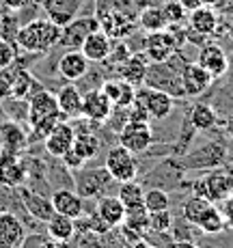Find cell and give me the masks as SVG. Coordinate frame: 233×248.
<instances>
[{
    "mask_svg": "<svg viewBox=\"0 0 233 248\" xmlns=\"http://www.w3.org/2000/svg\"><path fill=\"white\" fill-rule=\"evenodd\" d=\"M59 39H61L59 24H54L47 17H35V20L20 26L16 37V46L22 47L24 52L44 54V52H50L52 47L59 46Z\"/></svg>",
    "mask_w": 233,
    "mask_h": 248,
    "instance_id": "obj_1",
    "label": "cell"
},
{
    "mask_svg": "<svg viewBox=\"0 0 233 248\" xmlns=\"http://www.w3.org/2000/svg\"><path fill=\"white\" fill-rule=\"evenodd\" d=\"M104 169L108 170L115 181H132L136 179V173H139V162H136V155L132 151H127L125 147H112L106 155V162H104Z\"/></svg>",
    "mask_w": 233,
    "mask_h": 248,
    "instance_id": "obj_2",
    "label": "cell"
},
{
    "mask_svg": "<svg viewBox=\"0 0 233 248\" xmlns=\"http://www.w3.org/2000/svg\"><path fill=\"white\" fill-rule=\"evenodd\" d=\"M93 31H99V22L93 16H82V17H74L71 22H67L65 26H61V39L59 46L65 50H80L82 41L91 35Z\"/></svg>",
    "mask_w": 233,
    "mask_h": 248,
    "instance_id": "obj_3",
    "label": "cell"
},
{
    "mask_svg": "<svg viewBox=\"0 0 233 248\" xmlns=\"http://www.w3.org/2000/svg\"><path fill=\"white\" fill-rule=\"evenodd\" d=\"M179 47V37L175 32H171L169 28L155 32H147V41H145V54L149 61L162 65L171 56L175 54V50Z\"/></svg>",
    "mask_w": 233,
    "mask_h": 248,
    "instance_id": "obj_4",
    "label": "cell"
},
{
    "mask_svg": "<svg viewBox=\"0 0 233 248\" xmlns=\"http://www.w3.org/2000/svg\"><path fill=\"white\" fill-rule=\"evenodd\" d=\"M151 140H154V132H151L149 123L142 121H127L119 134V145L125 147L134 155L145 154L151 147Z\"/></svg>",
    "mask_w": 233,
    "mask_h": 248,
    "instance_id": "obj_5",
    "label": "cell"
},
{
    "mask_svg": "<svg viewBox=\"0 0 233 248\" xmlns=\"http://www.w3.org/2000/svg\"><path fill=\"white\" fill-rule=\"evenodd\" d=\"M28 170L26 164L20 160V154L9 149H0V186L4 188H20L26 184Z\"/></svg>",
    "mask_w": 233,
    "mask_h": 248,
    "instance_id": "obj_6",
    "label": "cell"
},
{
    "mask_svg": "<svg viewBox=\"0 0 233 248\" xmlns=\"http://www.w3.org/2000/svg\"><path fill=\"white\" fill-rule=\"evenodd\" d=\"M47 117H63V114H61L59 104H56V95L46 89H39L37 93H32L28 97V110H26L28 125H35V123H39L41 119Z\"/></svg>",
    "mask_w": 233,
    "mask_h": 248,
    "instance_id": "obj_7",
    "label": "cell"
},
{
    "mask_svg": "<svg viewBox=\"0 0 233 248\" xmlns=\"http://www.w3.org/2000/svg\"><path fill=\"white\" fill-rule=\"evenodd\" d=\"M112 114V102L106 97L102 89H91L82 95V112L80 117L89 119L91 123H106Z\"/></svg>",
    "mask_w": 233,
    "mask_h": 248,
    "instance_id": "obj_8",
    "label": "cell"
},
{
    "mask_svg": "<svg viewBox=\"0 0 233 248\" xmlns=\"http://www.w3.org/2000/svg\"><path fill=\"white\" fill-rule=\"evenodd\" d=\"M136 97L142 99V104L149 110V117H154V119H166L175 108L173 95H169L162 89H154V87L136 89Z\"/></svg>",
    "mask_w": 233,
    "mask_h": 248,
    "instance_id": "obj_9",
    "label": "cell"
},
{
    "mask_svg": "<svg viewBox=\"0 0 233 248\" xmlns=\"http://www.w3.org/2000/svg\"><path fill=\"white\" fill-rule=\"evenodd\" d=\"M197 190L201 197H205L207 201H225L227 197L233 194V184L227 175V170H212L203 181L197 184Z\"/></svg>",
    "mask_w": 233,
    "mask_h": 248,
    "instance_id": "obj_10",
    "label": "cell"
},
{
    "mask_svg": "<svg viewBox=\"0 0 233 248\" xmlns=\"http://www.w3.org/2000/svg\"><path fill=\"white\" fill-rule=\"evenodd\" d=\"M74 138H76V130L65 121V119H61V121L50 130V134L44 138L46 151L50 155H54V158H63V155L71 149V145H74Z\"/></svg>",
    "mask_w": 233,
    "mask_h": 248,
    "instance_id": "obj_11",
    "label": "cell"
},
{
    "mask_svg": "<svg viewBox=\"0 0 233 248\" xmlns=\"http://www.w3.org/2000/svg\"><path fill=\"white\" fill-rule=\"evenodd\" d=\"M26 229L20 222V218L13 212L0 209V248H20Z\"/></svg>",
    "mask_w": 233,
    "mask_h": 248,
    "instance_id": "obj_12",
    "label": "cell"
},
{
    "mask_svg": "<svg viewBox=\"0 0 233 248\" xmlns=\"http://www.w3.org/2000/svg\"><path fill=\"white\" fill-rule=\"evenodd\" d=\"M179 82H182L184 95H199L214 82V78L210 71L203 69L199 63H188L186 67L182 69Z\"/></svg>",
    "mask_w": 233,
    "mask_h": 248,
    "instance_id": "obj_13",
    "label": "cell"
},
{
    "mask_svg": "<svg viewBox=\"0 0 233 248\" xmlns=\"http://www.w3.org/2000/svg\"><path fill=\"white\" fill-rule=\"evenodd\" d=\"M197 63L201 65L203 69H207L212 74V78H220V76L227 74V69H229V56H227V52L222 50L220 46L216 44H207L201 47V52H199V59Z\"/></svg>",
    "mask_w": 233,
    "mask_h": 248,
    "instance_id": "obj_14",
    "label": "cell"
},
{
    "mask_svg": "<svg viewBox=\"0 0 233 248\" xmlns=\"http://www.w3.org/2000/svg\"><path fill=\"white\" fill-rule=\"evenodd\" d=\"M76 192L80 197H95L99 190H104V186L108 184L112 177L108 175L106 169H91V170H76Z\"/></svg>",
    "mask_w": 233,
    "mask_h": 248,
    "instance_id": "obj_15",
    "label": "cell"
},
{
    "mask_svg": "<svg viewBox=\"0 0 233 248\" xmlns=\"http://www.w3.org/2000/svg\"><path fill=\"white\" fill-rule=\"evenodd\" d=\"M17 190H20V199H22L24 207H26V212L31 214L35 220H41V222L50 220V216L54 214V207H52L50 199L44 197L41 192H37V190L26 188V186H20Z\"/></svg>",
    "mask_w": 233,
    "mask_h": 248,
    "instance_id": "obj_16",
    "label": "cell"
},
{
    "mask_svg": "<svg viewBox=\"0 0 233 248\" xmlns=\"http://www.w3.org/2000/svg\"><path fill=\"white\" fill-rule=\"evenodd\" d=\"M52 207H54L56 214H63V216L71 218V220H78L82 218L84 214V201L78 192L74 190H67V188H61L52 194Z\"/></svg>",
    "mask_w": 233,
    "mask_h": 248,
    "instance_id": "obj_17",
    "label": "cell"
},
{
    "mask_svg": "<svg viewBox=\"0 0 233 248\" xmlns=\"http://www.w3.org/2000/svg\"><path fill=\"white\" fill-rule=\"evenodd\" d=\"M188 22H190V28L201 37L218 35V26H220V22H218L216 9H212V7H205V4L197 7L194 11H190Z\"/></svg>",
    "mask_w": 233,
    "mask_h": 248,
    "instance_id": "obj_18",
    "label": "cell"
},
{
    "mask_svg": "<svg viewBox=\"0 0 233 248\" xmlns=\"http://www.w3.org/2000/svg\"><path fill=\"white\" fill-rule=\"evenodd\" d=\"M80 52L89 59V63H99V61H106L112 52V46H110V37L99 28V31H93L87 39L82 41L80 46Z\"/></svg>",
    "mask_w": 233,
    "mask_h": 248,
    "instance_id": "obj_19",
    "label": "cell"
},
{
    "mask_svg": "<svg viewBox=\"0 0 233 248\" xmlns=\"http://www.w3.org/2000/svg\"><path fill=\"white\" fill-rule=\"evenodd\" d=\"M59 74L63 76L67 82H76L89 71V59L80 50H67L59 59Z\"/></svg>",
    "mask_w": 233,
    "mask_h": 248,
    "instance_id": "obj_20",
    "label": "cell"
},
{
    "mask_svg": "<svg viewBox=\"0 0 233 248\" xmlns=\"http://www.w3.org/2000/svg\"><path fill=\"white\" fill-rule=\"evenodd\" d=\"M82 2L84 0H46L41 7L46 9L47 20H52L59 26H65L78 16V11L82 9Z\"/></svg>",
    "mask_w": 233,
    "mask_h": 248,
    "instance_id": "obj_21",
    "label": "cell"
},
{
    "mask_svg": "<svg viewBox=\"0 0 233 248\" xmlns=\"http://www.w3.org/2000/svg\"><path fill=\"white\" fill-rule=\"evenodd\" d=\"M56 104L63 119H76L82 112V93L78 91L76 84H65L56 93Z\"/></svg>",
    "mask_w": 233,
    "mask_h": 248,
    "instance_id": "obj_22",
    "label": "cell"
},
{
    "mask_svg": "<svg viewBox=\"0 0 233 248\" xmlns=\"http://www.w3.org/2000/svg\"><path fill=\"white\" fill-rule=\"evenodd\" d=\"M102 91L112 102V106H117V108H127L136 97V87L130 84V82H125V80H121V78L119 80H106Z\"/></svg>",
    "mask_w": 233,
    "mask_h": 248,
    "instance_id": "obj_23",
    "label": "cell"
},
{
    "mask_svg": "<svg viewBox=\"0 0 233 248\" xmlns=\"http://www.w3.org/2000/svg\"><path fill=\"white\" fill-rule=\"evenodd\" d=\"M125 212H127L125 205L121 203L119 197H102L99 203H97V207H95V214H97V216L102 218L110 229L123 225V220H125Z\"/></svg>",
    "mask_w": 233,
    "mask_h": 248,
    "instance_id": "obj_24",
    "label": "cell"
},
{
    "mask_svg": "<svg viewBox=\"0 0 233 248\" xmlns=\"http://www.w3.org/2000/svg\"><path fill=\"white\" fill-rule=\"evenodd\" d=\"M46 229H47V237L50 240H54L56 244H67L76 235V220L54 212L50 216V220L46 222Z\"/></svg>",
    "mask_w": 233,
    "mask_h": 248,
    "instance_id": "obj_25",
    "label": "cell"
},
{
    "mask_svg": "<svg viewBox=\"0 0 233 248\" xmlns=\"http://www.w3.org/2000/svg\"><path fill=\"white\" fill-rule=\"evenodd\" d=\"M147 54H132L127 56L125 61L121 63V69H119V76H121V80H125V82L134 84V87H139V84L145 82L147 78Z\"/></svg>",
    "mask_w": 233,
    "mask_h": 248,
    "instance_id": "obj_26",
    "label": "cell"
},
{
    "mask_svg": "<svg viewBox=\"0 0 233 248\" xmlns=\"http://www.w3.org/2000/svg\"><path fill=\"white\" fill-rule=\"evenodd\" d=\"M39 91V82L32 78V74L24 67H17L16 74H13V80H11V99H17V102H24L31 97L32 93Z\"/></svg>",
    "mask_w": 233,
    "mask_h": 248,
    "instance_id": "obj_27",
    "label": "cell"
},
{
    "mask_svg": "<svg viewBox=\"0 0 233 248\" xmlns=\"http://www.w3.org/2000/svg\"><path fill=\"white\" fill-rule=\"evenodd\" d=\"M0 145H2V149L20 154V151L26 149L28 136L24 134V130L17 123L9 121V123H4V125H0Z\"/></svg>",
    "mask_w": 233,
    "mask_h": 248,
    "instance_id": "obj_28",
    "label": "cell"
},
{
    "mask_svg": "<svg viewBox=\"0 0 233 248\" xmlns=\"http://www.w3.org/2000/svg\"><path fill=\"white\" fill-rule=\"evenodd\" d=\"M139 26L145 32H155V31H162L169 24L164 20V13L160 4H147V7L140 9L139 13Z\"/></svg>",
    "mask_w": 233,
    "mask_h": 248,
    "instance_id": "obj_29",
    "label": "cell"
},
{
    "mask_svg": "<svg viewBox=\"0 0 233 248\" xmlns=\"http://www.w3.org/2000/svg\"><path fill=\"white\" fill-rule=\"evenodd\" d=\"M71 149L84 160H91L97 155L99 151V138L91 134V132H76V138H74V145Z\"/></svg>",
    "mask_w": 233,
    "mask_h": 248,
    "instance_id": "obj_30",
    "label": "cell"
},
{
    "mask_svg": "<svg viewBox=\"0 0 233 248\" xmlns=\"http://www.w3.org/2000/svg\"><path fill=\"white\" fill-rule=\"evenodd\" d=\"M119 199L125 205V209H136L142 207V199H145V190H142L140 184L132 181H123L121 188H119Z\"/></svg>",
    "mask_w": 233,
    "mask_h": 248,
    "instance_id": "obj_31",
    "label": "cell"
},
{
    "mask_svg": "<svg viewBox=\"0 0 233 248\" xmlns=\"http://www.w3.org/2000/svg\"><path fill=\"white\" fill-rule=\"evenodd\" d=\"M210 205H212V201H207L205 197L194 194V197H190L182 203V216L186 218V222H190V225H197V222L201 220L203 212H205Z\"/></svg>",
    "mask_w": 233,
    "mask_h": 248,
    "instance_id": "obj_32",
    "label": "cell"
},
{
    "mask_svg": "<svg viewBox=\"0 0 233 248\" xmlns=\"http://www.w3.org/2000/svg\"><path fill=\"white\" fill-rule=\"evenodd\" d=\"M190 123H192L194 130L205 132L216 125V112H214V108L207 106V104H197V106L192 108V112H190Z\"/></svg>",
    "mask_w": 233,
    "mask_h": 248,
    "instance_id": "obj_33",
    "label": "cell"
},
{
    "mask_svg": "<svg viewBox=\"0 0 233 248\" xmlns=\"http://www.w3.org/2000/svg\"><path fill=\"white\" fill-rule=\"evenodd\" d=\"M225 216H222V212L216 207V205H210V207L203 212V216H201V220L197 222V227H201L205 233H220L222 229H225Z\"/></svg>",
    "mask_w": 233,
    "mask_h": 248,
    "instance_id": "obj_34",
    "label": "cell"
},
{
    "mask_svg": "<svg viewBox=\"0 0 233 248\" xmlns=\"http://www.w3.org/2000/svg\"><path fill=\"white\" fill-rule=\"evenodd\" d=\"M160 7H162L164 20H166L169 26H179V24L186 20V16H188L186 7H184L179 0H164Z\"/></svg>",
    "mask_w": 233,
    "mask_h": 248,
    "instance_id": "obj_35",
    "label": "cell"
},
{
    "mask_svg": "<svg viewBox=\"0 0 233 248\" xmlns=\"http://www.w3.org/2000/svg\"><path fill=\"white\" fill-rule=\"evenodd\" d=\"M142 207L147 212H160V209H169L171 207V199L164 190L160 188H151L145 192V199H142Z\"/></svg>",
    "mask_w": 233,
    "mask_h": 248,
    "instance_id": "obj_36",
    "label": "cell"
},
{
    "mask_svg": "<svg viewBox=\"0 0 233 248\" xmlns=\"http://www.w3.org/2000/svg\"><path fill=\"white\" fill-rule=\"evenodd\" d=\"M123 225H125L127 229H132V231H136V233L145 231V229H149V212H147L145 207L127 209Z\"/></svg>",
    "mask_w": 233,
    "mask_h": 248,
    "instance_id": "obj_37",
    "label": "cell"
},
{
    "mask_svg": "<svg viewBox=\"0 0 233 248\" xmlns=\"http://www.w3.org/2000/svg\"><path fill=\"white\" fill-rule=\"evenodd\" d=\"M20 20H17L16 11H7L0 16V37L7 41H13L16 44V37H17V31H20Z\"/></svg>",
    "mask_w": 233,
    "mask_h": 248,
    "instance_id": "obj_38",
    "label": "cell"
},
{
    "mask_svg": "<svg viewBox=\"0 0 233 248\" xmlns=\"http://www.w3.org/2000/svg\"><path fill=\"white\" fill-rule=\"evenodd\" d=\"M173 227V216L171 209H160V212H149V229L158 233H164Z\"/></svg>",
    "mask_w": 233,
    "mask_h": 248,
    "instance_id": "obj_39",
    "label": "cell"
},
{
    "mask_svg": "<svg viewBox=\"0 0 233 248\" xmlns=\"http://www.w3.org/2000/svg\"><path fill=\"white\" fill-rule=\"evenodd\" d=\"M16 61H17V46L13 41H7L0 37V69L9 67Z\"/></svg>",
    "mask_w": 233,
    "mask_h": 248,
    "instance_id": "obj_40",
    "label": "cell"
},
{
    "mask_svg": "<svg viewBox=\"0 0 233 248\" xmlns=\"http://www.w3.org/2000/svg\"><path fill=\"white\" fill-rule=\"evenodd\" d=\"M78 248H102V235L97 231L84 229L78 235Z\"/></svg>",
    "mask_w": 233,
    "mask_h": 248,
    "instance_id": "obj_41",
    "label": "cell"
},
{
    "mask_svg": "<svg viewBox=\"0 0 233 248\" xmlns=\"http://www.w3.org/2000/svg\"><path fill=\"white\" fill-rule=\"evenodd\" d=\"M127 110H130V121H142V123H149V110H147V106L142 104V99L134 97V102L127 106Z\"/></svg>",
    "mask_w": 233,
    "mask_h": 248,
    "instance_id": "obj_42",
    "label": "cell"
},
{
    "mask_svg": "<svg viewBox=\"0 0 233 248\" xmlns=\"http://www.w3.org/2000/svg\"><path fill=\"white\" fill-rule=\"evenodd\" d=\"M61 160H63V164L67 166L69 170H74V173H76V170H80V169H84V164H87V160H84V158H80V155L76 154L74 149H69L67 154H65Z\"/></svg>",
    "mask_w": 233,
    "mask_h": 248,
    "instance_id": "obj_43",
    "label": "cell"
},
{
    "mask_svg": "<svg viewBox=\"0 0 233 248\" xmlns=\"http://www.w3.org/2000/svg\"><path fill=\"white\" fill-rule=\"evenodd\" d=\"M222 203H225V205H222L220 212H222V216H225V222L233 229V194H231V197H227Z\"/></svg>",
    "mask_w": 233,
    "mask_h": 248,
    "instance_id": "obj_44",
    "label": "cell"
},
{
    "mask_svg": "<svg viewBox=\"0 0 233 248\" xmlns=\"http://www.w3.org/2000/svg\"><path fill=\"white\" fill-rule=\"evenodd\" d=\"M44 240H46V237H44V235H39V233H35V235H26V237H24V242H22V246H20V248H39Z\"/></svg>",
    "mask_w": 233,
    "mask_h": 248,
    "instance_id": "obj_45",
    "label": "cell"
},
{
    "mask_svg": "<svg viewBox=\"0 0 233 248\" xmlns=\"http://www.w3.org/2000/svg\"><path fill=\"white\" fill-rule=\"evenodd\" d=\"M2 4L7 11H22L28 4V0H2Z\"/></svg>",
    "mask_w": 233,
    "mask_h": 248,
    "instance_id": "obj_46",
    "label": "cell"
},
{
    "mask_svg": "<svg viewBox=\"0 0 233 248\" xmlns=\"http://www.w3.org/2000/svg\"><path fill=\"white\" fill-rule=\"evenodd\" d=\"M179 2H182L184 7H186V11L190 13V11H194V9H197V7H201V4H203V0H179Z\"/></svg>",
    "mask_w": 233,
    "mask_h": 248,
    "instance_id": "obj_47",
    "label": "cell"
},
{
    "mask_svg": "<svg viewBox=\"0 0 233 248\" xmlns=\"http://www.w3.org/2000/svg\"><path fill=\"white\" fill-rule=\"evenodd\" d=\"M203 4H205V7L216 9V7H222V4H225V0H203Z\"/></svg>",
    "mask_w": 233,
    "mask_h": 248,
    "instance_id": "obj_48",
    "label": "cell"
},
{
    "mask_svg": "<svg viewBox=\"0 0 233 248\" xmlns=\"http://www.w3.org/2000/svg\"><path fill=\"white\" fill-rule=\"evenodd\" d=\"M39 248H61V244H56L54 240H47V237H46V240L41 242V246H39Z\"/></svg>",
    "mask_w": 233,
    "mask_h": 248,
    "instance_id": "obj_49",
    "label": "cell"
},
{
    "mask_svg": "<svg viewBox=\"0 0 233 248\" xmlns=\"http://www.w3.org/2000/svg\"><path fill=\"white\" fill-rule=\"evenodd\" d=\"M225 130H227V134H229V136L233 138V114H231V117L225 121Z\"/></svg>",
    "mask_w": 233,
    "mask_h": 248,
    "instance_id": "obj_50",
    "label": "cell"
},
{
    "mask_svg": "<svg viewBox=\"0 0 233 248\" xmlns=\"http://www.w3.org/2000/svg\"><path fill=\"white\" fill-rule=\"evenodd\" d=\"M222 11H225V13H233V0H225V4H222Z\"/></svg>",
    "mask_w": 233,
    "mask_h": 248,
    "instance_id": "obj_51",
    "label": "cell"
},
{
    "mask_svg": "<svg viewBox=\"0 0 233 248\" xmlns=\"http://www.w3.org/2000/svg\"><path fill=\"white\" fill-rule=\"evenodd\" d=\"M225 170H227V175H229V179H231V184H233V164H229Z\"/></svg>",
    "mask_w": 233,
    "mask_h": 248,
    "instance_id": "obj_52",
    "label": "cell"
},
{
    "mask_svg": "<svg viewBox=\"0 0 233 248\" xmlns=\"http://www.w3.org/2000/svg\"><path fill=\"white\" fill-rule=\"evenodd\" d=\"M227 35H229V39L233 41V20L229 22V28H227Z\"/></svg>",
    "mask_w": 233,
    "mask_h": 248,
    "instance_id": "obj_53",
    "label": "cell"
},
{
    "mask_svg": "<svg viewBox=\"0 0 233 248\" xmlns=\"http://www.w3.org/2000/svg\"><path fill=\"white\" fill-rule=\"evenodd\" d=\"M2 13H7V9H4V4H2V0H0V16H2Z\"/></svg>",
    "mask_w": 233,
    "mask_h": 248,
    "instance_id": "obj_54",
    "label": "cell"
}]
</instances>
